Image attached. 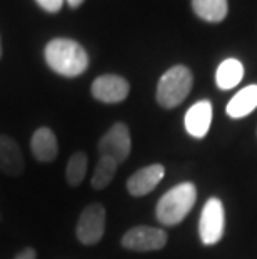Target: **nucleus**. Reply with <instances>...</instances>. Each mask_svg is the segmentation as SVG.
<instances>
[{
	"label": "nucleus",
	"instance_id": "f257e3e1",
	"mask_svg": "<svg viewBox=\"0 0 257 259\" xmlns=\"http://www.w3.org/2000/svg\"><path fill=\"white\" fill-rule=\"evenodd\" d=\"M47 65L64 77H77L89 67V56L79 42L70 38H54L45 47Z\"/></svg>",
	"mask_w": 257,
	"mask_h": 259
},
{
	"label": "nucleus",
	"instance_id": "f03ea898",
	"mask_svg": "<svg viewBox=\"0 0 257 259\" xmlns=\"http://www.w3.org/2000/svg\"><path fill=\"white\" fill-rule=\"evenodd\" d=\"M197 201V189L192 183H180L167 191L157 202L156 218L164 226H176L182 223L192 211Z\"/></svg>",
	"mask_w": 257,
	"mask_h": 259
},
{
	"label": "nucleus",
	"instance_id": "7ed1b4c3",
	"mask_svg": "<svg viewBox=\"0 0 257 259\" xmlns=\"http://www.w3.org/2000/svg\"><path fill=\"white\" fill-rule=\"evenodd\" d=\"M194 84L192 72L185 65H174L159 79L156 99L164 109H174L185 101Z\"/></svg>",
	"mask_w": 257,
	"mask_h": 259
},
{
	"label": "nucleus",
	"instance_id": "20e7f679",
	"mask_svg": "<svg viewBox=\"0 0 257 259\" xmlns=\"http://www.w3.org/2000/svg\"><path fill=\"white\" fill-rule=\"evenodd\" d=\"M106 233V207L99 202L89 204L80 212L75 236L85 246L97 244Z\"/></svg>",
	"mask_w": 257,
	"mask_h": 259
},
{
	"label": "nucleus",
	"instance_id": "39448f33",
	"mask_svg": "<svg viewBox=\"0 0 257 259\" xmlns=\"http://www.w3.org/2000/svg\"><path fill=\"white\" fill-rule=\"evenodd\" d=\"M224 229H226V212L221 199L211 197L204 204V209L200 212L199 221V234L200 241L205 246H212L222 239Z\"/></svg>",
	"mask_w": 257,
	"mask_h": 259
},
{
	"label": "nucleus",
	"instance_id": "423d86ee",
	"mask_svg": "<svg viewBox=\"0 0 257 259\" xmlns=\"http://www.w3.org/2000/svg\"><path fill=\"white\" fill-rule=\"evenodd\" d=\"M130 149H132V139H130L129 127L124 122H116L99 141L100 156L111 157L117 164L124 162L129 157Z\"/></svg>",
	"mask_w": 257,
	"mask_h": 259
},
{
	"label": "nucleus",
	"instance_id": "0eeeda50",
	"mask_svg": "<svg viewBox=\"0 0 257 259\" xmlns=\"http://www.w3.org/2000/svg\"><path fill=\"white\" fill-rule=\"evenodd\" d=\"M167 244V234L150 226H137L129 229L122 238V246L129 251L149 252L159 251Z\"/></svg>",
	"mask_w": 257,
	"mask_h": 259
},
{
	"label": "nucleus",
	"instance_id": "6e6552de",
	"mask_svg": "<svg viewBox=\"0 0 257 259\" xmlns=\"http://www.w3.org/2000/svg\"><path fill=\"white\" fill-rule=\"evenodd\" d=\"M92 96L97 101L106 102V104H117L127 99L130 85L129 82L120 75L114 74H106L97 77L92 84Z\"/></svg>",
	"mask_w": 257,
	"mask_h": 259
},
{
	"label": "nucleus",
	"instance_id": "1a4fd4ad",
	"mask_svg": "<svg viewBox=\"0 0 257 259\" xmlns=\"http://www.w3.org/2000/svg\"><path fill=\"white\" fill-rule=\"evenodd\" d=\"M164 166L162 164H150L139 169L137 172L132 174L127 181V191L130 196L140 197L149 194L150 191H154L159 186V183L164 178Z\"/></svg>",
	"mask_w": 257,
	"mask_h": 259
},
{
	"label": "nucleus",
	"instance_id": "9d476101",
	"mask_svg": "<svg viewBox=\"0 0 257 259\" xmlns=\"http://www.w3.org/2000/svg\"><path fill=\"white\" fill-rule=\"evenodd\" d=\"M212 122V104L209 101H199L185 114V131L195 139H202L209 132Z\"/></svg>",
	"mask_w": 257,
	"mask_h": 259
},
{
	"label": "nucleus",
	"instance_id": "9b49d317",
	"mask_svg": "<svg viewBox=\"0 0 257 259\" xmlns=\"http://www.w3.org/2000/svg\"><path fill=\"white\" fill-rule=\"evenodd\" d=\"M0 170L14 178L24 170V154L17 142L9 136H0Z\"/></svg>",
	"mask_w": 257,
	"mask_h": 259
},
{
	"label": "nucleus",
	"instance_id": "f8f14e48",
	"mask_svg": "<svg viewBox=\"0 0 257 259\" xmlns=\"http://www.w3.org/2000/svg\"><path fill=\"white\" fill-rule=\"evenodd\" d=\"M32 154L39 162H52L57 159L59 154V144L57 137L54 134L52 129L40 127L34 132L30 141Z\"/></svg>",
	"mask_w": 257,
	"mask_h": 259
},
{
	"label": "nucleus",
	"instance_id": "ddd939ff",
	"mask_svg": "<svg viewBox=\"0 0 257 259\" xmlns=\"http://www.w3.org/2000/svg\"><path fill=\"white\" fill-rule=\"evenodd\" d=\"M257 107V85H247L237 92L227 104V114L232 119H242Z\"/></svg>",
	"mask_w": 257,
	"mask_h": 259
},
{
	"label": "nucleus",
	"instance_id": "4468645a",
	"mask_svg": "<svg viewBox=\"0 0 257 259\" xmlns=\"http://www.w3.org/2000/svg\"><path fill=\"white\" fill-rule=\"evenodd\" d=\"M244 77V65L237 59H226L217 67L216 72V82L219 89L229 91L236 87Z\"/></svg>",
	"mask_w": 257,
	"mask_h": 259
},
{
	"label": "nucleus",
	"instance_id": "2eb2a0df",
	"mask_svg": "<svg viewBox=\"0 0 257 259\" xmlns=\"http://www.w3.org/2000/svg\"><path fill=\"white\" fill-rule=\"evenodd\" d=\"M192 10L199 19L205 22H222L229 12L227 0H192Z\"/></svg>",
	"mask_w": 257,
	"mask_h": 259
},
{
	"label": "nucleus",
	"instance_id": "dca6fc26",
	"mask_svg": "<svg viewBox=\"0 0 257 259\" xmlns=\"http://www.w3.org/2000/svg\"><path fill=\"white\" fill-rule=\"evenodd\" d=\"M117 166L119 164L114 161V159L100 156L99 162H97V166H95L94 174H92V181H90L92 187L97 191L106 189V187L112 183L114 176H116Z\"/></svg>",
	"mask_w": 257,
	"mask_h": 259
},
{
	"label": "nucleus",
	"instance_id": "f3484780",
	"mask_svg": "<svg viewBox=\"0 0 257 259\" xmlns=\"http://www.w3.org/2000/svg\"><path fill=\"white\" fill-rule=\"evenodd\" d=\"M87 154L85 152H75L72 154V157L69 159L67 169H65V179H67L69 186L77 187L82 184V181L85 178L87 172Z\"/></svg>",
	"mask_w": 257,
	"mask_h": 259
},
{
	"label": "nucleus",
	"instance_id": "a211bd4d",
	"mask_svg": "<svg viewBox=\"0 0 257 259\" xmlns=\"http://www.w3.org/2000/svg\"><path fill=\"white\" fill-rule=\"evenodd\" d=\"M37 4L47 12H59L64 5V0H37Z\"/></svg>",
	"mask_w": 257,
	"mask_h": 259
},
{
	"label": "nucleus",
	"instance_id": "6ab92c4d",
	"mask_svg": "<svg viewBox=\"0 0 257 259\" xmlns=\"http://www.w3.org/2000/svg\"><path fill=\"white\" fill-rule=\"evenodd\" d=\"M15 259H37V252L34 247H25L24 251H20Z\"/></svg>",
	"mask_w": 257,
	"mask_h": 259
},
{
	"label": "nucleus",
	"instance_id": "aec40b11",
	"mask_svg": "<svg viewBox=\"0 0 257 259\" xmlns=\"http://www.w3.org/2000/svg\"><path fill=\"white\" fill-rule=\"evenodd\" d=\"M82 2H84V0H67V4L70 5V7H79V5L82 4Z\"/></svg>",
	"mask_w": 257,
	"mask_h": 259
},
{
	"label": "nucleus",
	"instance_id": "412c9836",
	"mask_svg": "<svg viewBox=\"0 0 257 259\" xmlns=\"http://www.w3.org/2000/svg\"><path fill=\"white\" fill-rule=\"evenodd\" d=\"M0 56H2V46H0Z\"/></svg>",
	"mask_w": 257,
	"mask_h": 259
}]
</instances>
